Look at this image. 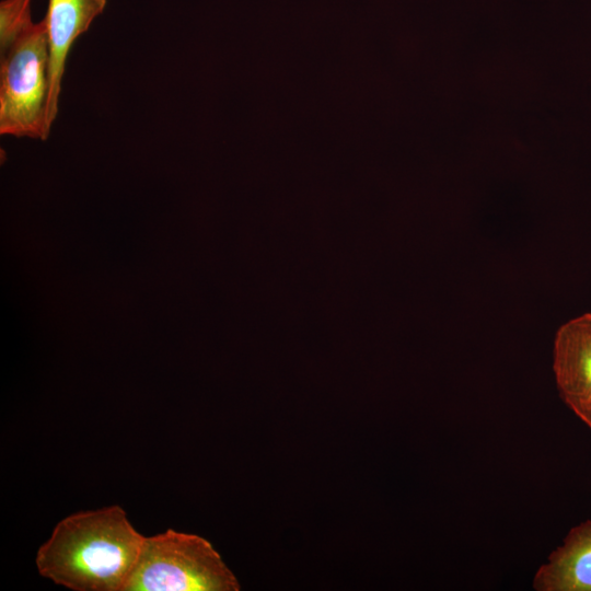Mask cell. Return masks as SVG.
Returning a JSON list of instances; mask_svg holds the SVG:
<instances>
[{"label":"cell","mask_w":591,"mask_h":591,"mask_svg":"<svg viewBox=\"0 0 591 591\" xmlns=\"http://www.w3.org/2000/svg\"><path fill=\"white\" fill-rule=\"evenodd\" d=\"M32 0H2L0 2V56L34 23Z\"/></svg>","instance_id":"52a82bcc"},{"label":"cell","mask_w":591,"mask_h":591,"mask_svg":"<svg viewBox=\"0 0 591 591\" xmlns=\"http://www.w3.org/2000/svg\"><path fill=\"white\" fill-rule=\"evenodd\" d=\"M537 591H591V519L573 526L536 571Z\"/></svg>","instance_id":"8992f818"},{"label":"cell","mask_w":591,"mask_h":591,"mask_svg":"<svg viewBox=\"0 0 591 591\" xmlns=\"http://www.w3.org/2000/svg\"><path fill=\"white\" fill-rule=\"evenodd\" d=\"M49 51L45 20L0 56V134L47 140Z\"/></svg>","instance_id":"3957f363"},{"label":"cell","mask_w":591,"mask_h":591,"mask_svg":"<svg viewBox=\"0 0 591 591\" xmlns=\"http://www.w3.org/2000/svg\"><path fill=\"white\" fill-rule=\"evenodd\" d=\"M107 0H48L46 18L49 51V94L47 126L51 129L59 112L62 78L70 49L93 21L102 14Z\"/></svg>","instance_id":"5b68a950"},{"label":"cell","mask_w":591,"mask_h":591,"mask_svg":"<svg viewBox=\"0 0 591 591\" xmlns=\"http://www.w3.org/2000/svg\"><path fill=\"white\" fill-rule=\"evenodd\" d=\"M240 588L210 542L169 529L144 536L124 591H237Z\"/></svg>","instance_id":"7a4b0ae2"},{"label":"cell","mask_w":591,"mask_h":591,"mask_svg":"<svg viewBox=\"0 0 591 591\" xmlns=\"http://www.w3.org/2000/svg\"><path fill=\"white\" fill-rule=\"evenodd\" d=\"M553 370L563 401L591 430V313L558 328Z\"/></svg>","instance_id":"277c9868"},{"label":"cell","mask_w":591,"mask_h":591,"mask_svg":"<svg viewBox=\"0 0 591 591\" xmlns=\"http://www.w3.org/2000/svg\"><path fill=\"white\" fill-rule=\"evenodd\" d=\"M144 535L119 506L61 519L38 548V573L73 591H124Z\"/></svg>","instance_id":"6da1fadb"}]
</instances>
